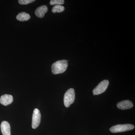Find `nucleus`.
I'll return each mask as SVG.
<instances>
[{"label": "nucleus", "mask_w": 135, "mask_h": 135, "mask_svg": "<svg viewBox=\"0 0 135 135\" xmlns=\"http://www.w3.org/2000/svg\"><path fill=\"white\" fill-rule=\"evenodd\" d=\"M117 106L119 109L121 110H126L131 109L133 107L132 102L129 100H126L118 103Z\"/></svg>", "instance_id": "obj_6"}, {"label": "nucleus", "mask_w": 135, "mask_h": 135, "mask_svg": "<svg viewBox=\"0 0 135 135\" xmlns=\"http://www.w3.org/2000/svg\"><path fill=\"white\" fill-rule=\"evenodd\" d=\"M75 98L74 90L70 88L66 92L64 97V104L65 107H68L74 102Z\"/></svg>", "instance_id": "obj_3"}, {"label": "nucleus", "mask_w": 135, "mask_h": 135, "mask_svg": "<svg viewBox=\"0 0 135 135\" xmlns=\"http://www.w3.org/2000/svg\"><path fill=\"white\" fill-rule=\"evenodd\" d=\"M64 3V0H51L50 2V5H63Z\"/></svg>", "instance_id": "obj_12"}, {"label": "nucleus", "mask_w": 135, "mask_h": 135, "mask_svg": "<svg viewBox=\"0 0 135 135\" xmlns=\"http://www.w3.org/2000/svg\"><path fill=\"white\" fill-rule=\"evenodd\" d=\"M34 1L35 0H19L18 2L21 5H27Z\"/></svg>", "instance_id": "obj_13"}, {"label": "nucleus", "mask_w": 135, "mask_h": 135, "mask_svg": "<svg viewBox=\"0 0 135 135\" xmlns=\"http://www.w3.org/2000/svg\"><path fill=\"white\" fill-rule=\"evenodd\" d=\"M1 130L3 135H11V127L9 123L3 121L1 126Z\"/></svg>", "instance_id": "obj_8"}, {"label": "nucleus", "mask_w": 135, "mask_h": 135, "mask_svg": "<svg viewBox=\"0 0 135 135\" xmlns=\"http://www.w3.org/2000/svg\"><path fill=\"white\" fill-rule=\"evenodd\" d=\"M31 18V16L28 13L23 12L19 13L16 17L17 19L20 22H24L29 20Z\"/></svg>", "instance_id": "obj_10"}, {"label": "nucleus", "mask_w": 135, "mask_h": 135, "mask_svg": "<svg viewBox=\"0 0 135 135\" xmlns=\"http://www.w3.org/2000/svg\"><path fill=\"white\" fill-rule=\"evenodd\" d=\"M109 83L108 80H104L101 81L93 90L94 95H98L104 92L109 86Z\"/></svg>", "instance_id": "obj_4"}, {"label": "nucleus", "mask_w": 135, "mask_h": 135, "mask_svg": "<svg viewBox=\"0 0 135 135\" xmlns=\"http://www.w3.org/2000/svg\"><path fill=\"white\" fill-rule=\"evenodd\" d=\"M13 97L11 95L5 94L3 95L0 98V103L3 105L7 106L13 102Z\"/></svg>", "instance_id": "obj_7"}, {"label": "nucleus", "mask_w": 135, "mask_h": 135, "mask_svg": "<svg viewBox=\"0 0 135 135\" xmlns=\"http://www.w3.org/2000/svg\"><path fill=\"white\" fill-rule=\"evenodd\" d=\"M48 11V8L46 5H42L37 8L35 11V14L38 17L43 18Z\"/></svg>", "instance_id": "obj_9"}, {"label": "nucleus", "mask_w": 135, "mask_h": 135, "mask_svg": "<svg viewBox=\"0 0 135 135\" xmlns=\"http://www.w3.org/2000/svg\"><path fill=\"white\" fill-rule=\"evenodd\" d=\"M65 9L64 7L61 5H55L52 8V12L55 13L56 12H61L64 11Z\"/></svg>", "instance_id": "obj_11"}, {"label": "nucleus", "mask_w": 135, "mask_h": 135, "mask_svg": "<svg viewBox=\"0 0 135 135\" xmlns=\"http://www.w3.org/2000/svg\"><path fill=\"white\" fill-rule=\"evenodd\" d=\"M134 126L132 124H119L113 126L110 129V131L113 133H118L133 130Z\"/></svg>", "instance_id": "obj_2"}, {"label": "nucleus", "mask_w": 135, "mask_h": 135, "mask_svg": "<svg viewBox=\"0 0 135 135\" xmlns=\"http://www.w3.org/2000/svg\"><path fill=\"white\" fill-rule=\"evenodd\" d=\"M68 66L67 60H58L52 64L51 66V71L54 74L62 73L66 70Z\"/></svg>", "instance_id": "obj_1"}, {"label": "nucleus", "mask_w": 135, "mask_h": 135, "mask_svg": "<svg viewBox=\"0 0 135 135\" xmlns=\"http://www.w3.org/2000/svg\"><path fill=\"white\" fill-rule=\"evenodd\" d=\"M41 119V114L38 109L34 110L32 118V128L36 129L38 127Z\"/></svg>", "instance_id": "obj_5"}]
</instances>
